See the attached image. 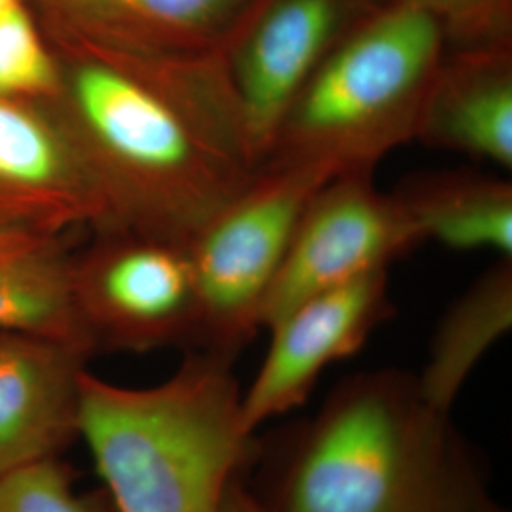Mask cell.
<instances>
[{
    "mask_svg": "<svg viewBox=\"0 0 512 512\" xmlns=\"http://www.w3.org/2000/svg\"><path fill=\"white\" fill-rule=\"evenodd\" d=\"M52 116L101 209L95 232L186 243L260 169L222 54L135 55L50 40Z\"/></svg>",
    "mask_w": 512,
    "mask_h": 512,
    "instance_id": "obj_1",
    "label": "cell"
},
{
    "mask_svg": "<svg viewBox=\"0 0 512 512\" xmlns=\"http://www.w3.org/2000/svg\"><path fill=\"white\" fill-rule=\"evenodd\" d=\"M253 463L270 512H505L450 412L397 368L344 378Z\"/></svg>",
    "mask_w": 512,
    "mask_h": 512,
    "instance_id": "obj_2",
    "label": "cell"
},
{
    "mask_svg": "<svg viewBox=\"0 0 512 512\" xmlns=\"http://www.w3.org/2000/svg\"><path fill=\"white\" fill-rule=\"evenodd\" d=\"M234 359L194 349L160 384L126 387L86 370L80 431L116 512H222L253 467Z\"/></svg>",
    "mask_w": 512,
    "mask_h": 512,
    "instance_id": "obj_3",
    "label": "cell"
},
{
    "mask_svg": "<svg viewBox=\"0 0 512 512\" xmlns=\"http://www.w3.org/2000/svg\"><path fill=\"white\" fill-rule=\"evenodd\" d=\"M446 48L439 19L406 0L368 12L294 99L262 165H317L332 177L372 175L416 141Z\"/></svg>",
    "mask_w": 512,
    "mask_h": 512,
    "instance_id": "obj_4",
    "label": "cell"
},
{
    "mask_svg": "<svg viewBox=\"0 0 512 512\" xmlns=\"http://www.w3.org/2000/svg\"><path fill=\"white\" fill-rule=\"evenodd\" d=\"M330 179L317 165H260L186 241L200 300L198 349L236 359L251 342L294 228Z\"/></svg>",
    "mask_w": 512,
    "mask_h": 512,
    "instance_id": "obj_5",
    "label": "cell"
},
{
    "mask_svg": "<svg viewBox=\"0 0 512 512\" xmlns=\"http://www.w3.org/2000/svg\"><path fill=\"white\" fill-rule=\"evenodd\" d=\"M69 281L93 353L198 349L200 300L186 243L93 232L71 253Z\"/></svg>",
    "mask_w": 512,
    "mask_h": 512,
    "instance_id": "obj_6",
    "label": "cell"
},
{
    "mask_svg": "<svg viewBox=\"0 0 512 512\" xmlns=\"http://www.w3.org/2000/svg\"><path fill=\"white\" fill-rule=\"evenodd\" d=\"M420 243L401 203L380 192L372 175L330 179L311 196L294 228L260 311V329H270L313 294L387 270Z\"/></svg>",
    "mask_w": 512,
    "mask_h": 512,
    "instance_id": "obj_7",
    "label": "cell"
},
{
    "mask_svg": "<svg viewBox=\"0 0 512 512\" xmlns=\"http://www.w3.org/2000/svg\"><path fill=\"white\" fill-rule=\"evenodd\" d=\"M365 16L363 0H260L226 48L224 71L260 165L311 74Z\"/></svg>",
    "mask_w": 512,
    "mask_h": 512,
    "instance_id": "obj_8",
    "label": "cell"
},
{
    "mask_svg": "<svg viewBox=\"0 0 512 512\" xmlns=\"http://www.w3.org/2000/svg\"><path fill=\"white\" fill-rule=\"evenodd\" d=\"M387 270L357 277L296 304L270 327L255 380L241 391V420L255 433L304 403L323 370L363 348L391 317Z\"/></svg>",
    "mask_w": 512,
    "mask_h": 512,
    "instance_id": "obj_9",
    "label": "cell"
},
{
    "mask_svg": "<svg viewBox=\"0 0 512 512\" xmlns=\"http://www.w3.org/2000/svg\"><path fill=\"white\" fill-rule=\"evenodd\" d=\"M90 359L54 338L0 332V478L61 458L78 439Z\"/></svg>",
    "mask_w": 512,
    "mask_h": 512,
    "instance_id": "obj_10",
    "label": "cell"
},
{
    "mask_svg": "<svg viewBox=\"0 0 512 512\" xmlns=\"http://www.w3.org/2000/svg\"><path fill=\"white\" fill-rule=\"evenodd\" d=\"M48 38L135 55L224 54L260 0H37Z\"/></svg>",
    "mask_w": 512,
    "mask_h": 512,
    "instance_id": "obj_11",
    "label": "cell"
},
{
    "mask_svg": "<svg viewBox=\"0 0 512 512\" xmlns=\"http://www.w3.org/2000/svg\"><path fill=\"white\" fill-rule=\"evenodd\" d=\"M0 226L57 236L101 226L99 203L52 116L2 97Z\"/></svg>",
    "mask_w": 512,
    "mask_h": 512,
    "instance_id": "obj_12",
    "label": "cell"
},
{
    "mask_svg": "<svg viewBox=\"0 0 512 512\" xmlns=\"http://www.w3.org/2000/svg\"><path fill=\"white\" fill-rule=\"evenodd\" d=\"M416 141L511 173V42L444 52L423 101Z\"/></svg>",
    "mask_w": 512,
    "mask_h": 512,
    "instance_id": "obj_13",
    "label": "cell"
},
{
    "mask_svg": "<svg viewBox=\"0 0 512 512\" xmlns=\"http://www.w3.org/2000/svg\"><path fill=\"white\" fill-rule=\"evenodd\" d=\"M65 236L0 226V332H27L93 353L71 298Z\"/></svg>",
    "mask_w": 512,
    "mask_h": 512,
    "instance_id": "obj_14",
    "label": "cell"
},
{
    "mask_svg": "<svg viewBox=\"0 0 512 512\" xmlns=\"http://www.w3.org/2000/svg\"><path fill=\"white\" fill-rule=\"evenodd\" d=\"M421 241L456 251L512 256V184L476 171H431L404 179L395 192Z\"/></svg>",
    "mask_w": 512,
    "mask_h": 512,
    "instance_id": "obj_15",
    "label": "cell"
},
{
    "mask_svg": "<svg viewBox=\"0 0 512 512\" xmlns=\"http://www.w3.org/2000/svg\"><path fill=\"white\" fill-rule=\"evenodd\" d=\"M511 327L512 256H503L442 315L416 376L421 395L450 412L475 366Z\"/></svg>",
    "mask_w": 512,
    "mask_h": 512,
    "instance_id": "obj_16",
    "label": "cell"
},
{
    "mask_svg": "<svg viewBox=\"0 0 512 512\" xmlns=\"http://www.w3.org/2000/svg\"><path fill=\"white\" fill-rule=\"evenodd\" d=\"M57 76L54 46L23 2L0 12V97L42 105L52 97Z\"/></svg>",
    "mask_w": 512,
    "mask_h": 512,
    "instance_id": "obj_17",
    "label": "cell"
},
{
    "mask_svg": "<svg viewBox=\"0 0 512 512\" xmlns=\"http://www.w3.org/2000/svg\"><path fill=\"white\" fill-rule=\"evenodd\" d=\"M0 512L116 511L105 492H76L73 471L57 458L0 478Z\"/></svg>",
    "mask_w": 512,
    "mask_h": 512,
    "instance_id": "obj_18",
    "label": "cell"
},
{
    "mask_svg": "<svg viewBox=\"0 0 512 512\" xmlns=\"http://www.w3.org/2000/svg\"><path fill=\"white\" fill-rule=\"evenodd\" d=\"M439 19L444 37L459 48L509 44V0H406Z\"/></svg>",
    "mask_w": 512,
    "mask_h": 512,
    "instance_id": "obj_19",
    "label": "cell"
},
{
    "mask_svg": "<svg viewBox=\"0 0 512 512\" xmlns=\"http://www.w3.org/2000/svg\"><path fill=\"white\" fill-rule=\"evenodd\" d=\"M222 512H270L251 492V488L245 484L243 478L230 488L228 497L224 501Z\"/></svg>",
    "mask_w": 512,
    "mask_h": 512,
    "instance_id": "obj_20",
    "label": "cell"
},
{
    "mask_svg": "<svg viewBox=\"0 0 512 512\" xmlns=\"http://www.w3.org/2000/svg\"><path fill=\"white\" fill-rule=\"evenodd\" d=\"M21 2H23V0H0V12L12 8V6H16V4H21Z\"/></svg>",
    "mask_w": 512,
    "mask_h": 512,
    "instance_id": "obj_21",
    "label": "cell"
}]
</instances>
